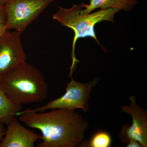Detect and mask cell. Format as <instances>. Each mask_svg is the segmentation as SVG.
Instances as JSON below:
<instances>
[{"instance_id": "1", "label": "cell", "mask_w": 147, "mask_h": 147, "mask_svg": "<svg viewBox=\"0 0 147 147\" xmlns=\"http://www.w3.org/2000/svg\"><path fill=\"white\" fill-rule=\"evenodd\" d=\"M18 119L41 131L42 142L37 147L80 146L88 123L76 110L57 109L50 112L21 111Z\"/></svg>"}, {"instance_id": "2", "label": "cell", "mask_w": 147, "mask_h": 147, "mask_svg": "<svg viewBox=\"0 0 147 147\" xmlns=\"http://www.w3.org/2000/svg\"><path fill=\"white\" fill-rule=\"evenodd\" d=\"M0 88L10 100L21 105L42 102L48 92L42 73L27 62L4 76Z\"/></svg>"}, {"instance_id": "3", "label": "cell", "mask_w": 147, "mask_h": 147, "mask_svg": "<svg viewBox=\"0 0 147 147\" xmlns=\"http://www.w3.org/2000/svg\"><path fill=\"white\" fill-rule=\"evenodd\" d=\"M84 4H74L69 9L59 6V10L54 13L53 18L57 21L63 26L70 28L74 33L72 43L71 58L72 63L70 67V76L72 75L74 66L79 61L75 55V45L79 38L91 37L100 45L95 32L96 24L102 21L114 22L115 14L120 10L118 9L109 8L100 9L92 13L81 14L84 8Z\"/></svg>"}, {"instance_id": "4", "label": "cell", "mask_w": 147, "mask_h": 147, "mask_svg": "<svg viewBox=\"0 0 147 147\" xmlns=\"http://www.w3.org/2000/svg\"><path fill=\"white\" fill-rule=\"evenodd\" d=\"M54 0H7L4 3L6 27L21 35Z\"/></svg>"}, {"instance_id": "5", "label": "cell", "mask_w": 147, "mask_h": 147, "mask_svg": "<svg viewBox=\"0 0 147 147\" xmlns=\"http://www.w3.org/2000/svg\"><path fill=\"white\" fill-rule=\"evenodd\" d=\"M100 81L98 78L88 83L76 82L71 77V81L67 84L65 93L60 97L48 102L46 105L34 109L26 110L31 112H45L48 110L57 109L76 110L82 109L86 113L89 110L88 99L92 88L96 86Z\"/></svg>"}, {"instance_id": "6", "label": "cell", "mask_w": 147, "mask_h": 147, "mask_svg": "<svg viewBox=\"0 0 147 147\" xmlns=\"http://www.w3.org/2000/svg\"><path fill=\"white\" fill-rule=\"evenodd\" d=\"M21 35L7 30L0 37V81L13 69L26 62Z\"/></svg>"}, {"instance_id": "7", "label": "cell", "mask_w": 147, "mask_h": 147, "mask_svg": "<svg viewBox=\"0 0 147 147\" xmlns=\"http://www.w3.org/2000/svg\"><path fill=\"white\" fill-rule=\"evenodd\" d=\"M130 105L121 107V112L129 114L132 120L131 125L128 124L122 126L119 134L121 143L127 144L130 140L139 142L142 147L147 146V113L141 106L137 105L136 97L129 98Z\"/></svg>"}, {"instance_id": "8", "label": "cell", "mask_w": 147, "mask_h": 147, "mask_svg": "<svg viewBox=\"0 0 147 147\" xmlns=\"http://www.w3.org/2000/svg\"><path fill=\"white\" fill-rule=\"evenodd\" d=\"M4 137L0 142V147H34L42 135L26 128L18 121L16 117L7 125Z\"/></svg>"}, {"instance_id": "9", "label": "cell", "mask_w": 147, "mask_h": 147, "mask_svg": "<svg viewBox=\"0 0 147 147\" xmlns=\"http://www.w3.org/2000/svg\"><path fill=\"white\" fill-rule=\"evenodd\" d=\"M89 2V5L84 4L85 9L81 11V14L90 13L92 11L98 8L100 9L116 8L129 11L138 3L135 0H90Z\"/></svg>"}, {"instance_id": "10", "label": "cell", "mask_w": 147, "mask_h": 147, "mask_svg": "<svg viewBox=\"0 0 147 147\" xmlns=\"http://www.w3.org/2000/svg\"><path fill=\"white\" fill-rule=\"evenodd\" d=\"M22 105L11 101L0 88V122L6 125L22 111Z\"/></svg>"}, {"instance_id": "11", "label": "cell", "mask_w": 147, "mask_h": 147, "mask_svg": "<svg viewBox=\"0 0 147 147\" xmlns=\"http://www.w3.org/2000/svg\"><path fill=\"white\" fill-rule=\"evenodd\" d=\"M112 143L110 134L105 131H99L93 136L87 146L109 147Z\"/></svg>"}, {"instance_id": "12", "label": "cell", "mask_w": 147, "mask_h": 147, "mask_svg": "<svg viewBox=\"0 0 147 147\" xmlns=\"http://www.w3.org/2000/svg\"><path fill=\"white\" fill-rule=\"evenodd\" d=\"M6 17L4 3L0 2V25H5Z\"/></svg>"}, {"instance_id": "13", "label": "cell", "mask_w": 147, "mask_h": 147, "mask_svg": "<svg viewBox=\"0 0 147 147\" xmlns=\"http://www.w3.org/2000/svg\"><path fill=\"white\" fill-rule=\"evenodd\" d=\"M127 147H142L139 142L136 140H131L127 144Z\"/></svg>"}, {"instance_id": "14", "label": "cell", "mask_w": 147, "mask_h": 147, "mask_svg": "<svg viewBox=\"0 0 147 147\" xmlns=\"http://www.w3.org/2000/svg\"><path fill=\"white\" fill-rule=\"evenodd\" d=\"M4 124L0 122V142L1 141L3 137L4 136L6 131V129L4 126Z\"/></svg>"}, {"instance_id": "15", "label": "cell", "mask_w": 147, "mask_h": 147, "mask_svg": "<svg viewBox=\"0 0 147 147\" xmlns=\"http://www.w3.org/2000/svg\"><path fill=\"white\" fill-rule=\"evenodd\" d=\"M7 30L5 25H0V37Z\"/></svg>"}, {"instance_id": "16", "label": "cell", "mask_w": 147, "mask_h": 147, "mask_svg": "<svg viewBox=\"0 0 147 147\" xmlns=\"http://www.w3.org/2000/svg\"><path fill=\"white\" fill-rule=\"evenodd\" d=\"M7 1V0H0V2H1L5 3L6 1Z\"/></svg>"}]
</instances>
